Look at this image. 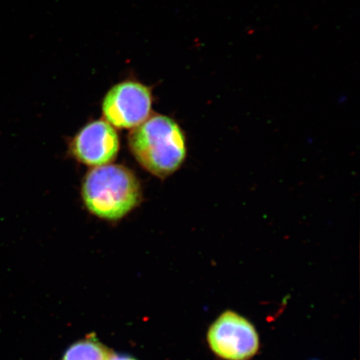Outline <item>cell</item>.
Listing matches in <instances>:
<instances>
[{"label": "cell", "mask_w": 360, "mask_h": 360, "mask_svg": "<svg viewBox=\"0 0 360 360\" xmlns=\"http://www.w3.org/2000/svg\"><path fill=\"white\" fill-rule=\"evenodd\" d=\"M129 147L143 169L165 179L182 167L188 155L187 138L171 117L155 114L131 130Z\"/></svg>", "instance_id": "1"}, {"label": "cell", "mask_w": 360, "mask_h": 360, "mask_svg": "<svg viewBox=\"0 0 360 360\" xmlns=\"http://www.w3.org/2000/svg\"><path fill=\"white\" fill-rule=\"evenodd\" d=\"M81 196L89 213L108 221H117L141 205V182L131 169L109 164L92 168L85 175Z\"/></svg>", "instance_id": "2"}, {"label": "cell", "mask_w": 360, "mask_h": 360, "mask_svg": "<svg viewBox=\"0 0 360 360\" xmlns=\"http://www.w3.org/2000/svg\"><path fill=\"white\" fill-rule=\"evenodd\" d=\"M207 342L216 356L223 360H250L260 348L253 323L233 310H226L215 319L207 332Z\"/></svg>", "instance_id": "3"}, {"label": "cell", "mask_w": 360, "mask_h": 360, "mask_svg": "<svg viewBox=\"0 0 360 360\" xmlns=\"http://www.w3.org/2000/svg\"><path fill=\"white\" fill-rule=\"evenodd\" d=\"M151 89L134 80H125L112 86L102 102L103 118L115 128L133 129L150 117Z\"/></svg>", "instance_id": "4"}, {"label": "cell", "mask_w": 360, "mask_h": 360, "mask_svg": "<svg viewBox=\"0 0 360 360\" xmlns=\"http://www.w3.org/2000/svg\"><path fill=\"white\" fill-rule=\"evenodd\" d=\"M120 148L118 132L114 126L103 120L85 124L70 143L72 156L92 168L112 164L118 156Z\"/></svg>", "instance_id": "5"}, {"label": "cell", "mask_w": 360, "mask_h": 360, "mask_svg": "<svg viewBox=\"0 0 360 360\" xmlns=\"http://www.w3.org/2000/svg\"><path fill=\"white\" fill-rule=\"evenodd\" d=\"M110 356L109 349L93 337L72 345L61 360H108Z\"/></svg>", "instance_id": "6"}, {"label": "cell", "mask_w": 360, "mask_h": 360, "mask_svg": "<svg viewBox=\"0 0 360 360\" xmlns=\"http://www.w3.org/2000/svg\"><path fill=\"white\" fill-rule=\"evenodd\" d=\"M108 360H136L129 356H125V355L118 354H110L109 359Z\"/></svg>", "instance_id": "7"}, {"label": "cell", "mask_w": 360, "mask_h": 360, "mask_svg": "<svg viewBox=\"0 0 360 360\" xmlns=\"http://www.w3.org/2000/svg\"><path fill=\"white\" fill-rule=\"evenodd\" d=\"M312 360H317V359H312Z\"/></svg>", "instance_id": "8"}]
</instances>
